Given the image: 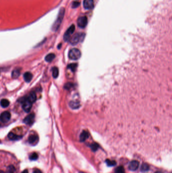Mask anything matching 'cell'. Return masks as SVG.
I'll return each mask as SVG.
<instances>
[{
  "instance_id": "obj_16",
  "label": "cell",
  "mask_w": 172,
  "mask_h": 173,
  "mask_svg": "<svg viewBox=\"0 0 172 173\" xmlns=\"http://www.w3.org/2000/svg\"><path fill=\"white\" fill-rule=\"evenodd\" d=\"M20 73H21L20 68H16L14 69L12 72V77L14 79L17 78L20 76Z\"/></svg>"
},
{
  "instance_id": "obj_35",
  "label": "cell",
  "mask_w": 172,
  "mask_h": 173,
  "mask_svg": "<svg viewBox=\"0 0 172 173\" xmlns=\"http://www.w3.org/2000/svg\"><path fill=\"white\" fill-rule=\"evenodd\" d=\"M0 142H1V141H0Z\"/></svg>"
},
{
  "instance_id": "obj_33",
  "label": "cell",
  "mask_w": 172,
  "mask_h": 173,
  "mask_svg": "<svg viewBox=\"0 0 172 173\" xmlns=\"http://www.w3.org/2000/svg\"><path fill=\"white\" fill-rule=\"evenodd\" d=\"M0 173H5V172L2 170H0Z\"/></svg>"
},
{
  "instance_id": "obj_6",
  "label": "cell",
  "mask_w": 172,
  "mask_h": 173,
  "mask_svg": "<svg viewBox=\"0 0 172 173\" xmlns=\"http://www.w3.org/2000/svg\"><path fill=\"white\" fill-rule=\"evenodd\" d=\"M11 117V113L9 111H4L0 114V121L6 123L10 121Z\"/></svg>"
},
{
  "instance_id": "obj_21",
  "label": "cell",
  "mask_w": 172,
  "mask_h": 173,
  "mask_svg": "<svg viewBox=\"0 0 172 173\" xmlns=\"http://www.w3.org/2000/svg\"><path fill=\"white\" fill-rule=\"evenodd\" d=\"M59 75V69L56 67H54L52 68V76L54 78H56Z\"/></svg>"
},
{
  "instance_id": "obj_34",
  "label": "cell",
  "mask_w": 172,
  "mask_h": 173,
  "mask_svg": "<svg viewBox=\"0 0 172 173\" xmlns=\"http://www.w3.org/2000/svg\"><path fill=\"white\" fill-rule=\"evenodd\" d=\"M79 173H85V172H81V171H80V172H79Z\"/></svg>"
},
{
  "instance_id": "obj_31",
  "label": "cell",
  "mask_w": 172,
  "mask_h": 173,
  "mask_svg": "<svg viewBox=\"0 0 172 173\" xmlns=\"http://www.w3.org/2000/svg\"><path fill=\"white\" fill-rule=\"evenodd\" d=\"M21 173H28V171L27 169H25L22 171Z\"/></svg>"
},
{
  "instance_id": "obj_32",
  "label": "cell",
  "mask_w": 172,
  "mask_h": 173,
  "mask_svg": "<svg viewBox=\"0 0 172 173\" xmlns=\"http://www.w3.org/2000/svg\"><path fill=\"white\" fill-rule=\"evenodd\" d=\"M155 173H163V172H162V171H156Z\"/></svg>"
},
{
  "instance_id": "obj_36",
  "label": "cell",
  "mask_w": 172,
  "mask_h": 173,
  "mask_svg": "<svg viewBox=\"0 0 172 173\" xmlns=\"http://www.w3.org/2000/svg\"><path fill=\"white\" fill-rule=\"evenodd\" d=\"M0 126H1V125H0Z\"/></svg>"
},
{
  "instance_id": "obj_11",
  "label": "cell",
  "mask_w": 172,
  "mask_h": 173,
  "mask_svg": "<svg viewBox=\"0 0 172 173\" xmlns=\"http://www.w3.org/2000/svg\"><path fill=\"white\" fill-rule=\"evenodd\" d=\"M69 106L73 109H77L80 107V104L79 101L76 100H73L70 102Z\"/></svg>"
},
{
  "instance_id": "obj_30",
  "label": "cell",
  "mask_w": 172,
  "mask_h": 173,
  "mask_svg": "<svg viewBox=\"0 0 172 173\" xmlns=\"http://www.w3.org/2000/svg\"><path fill=\"white\" fill-rule=\"evenodd\" d=\"M33 173H42V171L41 170H40V169H36L34 171Z\"/></svg>"
},
{
  "instance_id": "obj_26",
  "label": "cell",
  "mask_w": 172,
  "mask_h": 173,
  "mask_svg": "<svg viewBox=\"0 0 172 173\" xmlns=\"http://www.w3.org/2000/svg\"><path fill=\"white\" fill-rule=\"evenodd\" d=\"M38 154L36 153V152H34V153H32L30 156V159L32 160H36V159H38Z\"/></svg>"
},
{
  "instance_id": "obj_9",
  "label": "cell",
  "mask_w": 172,
  "mask_h": 173,
  "mask_svg": "<svg viewBox=\"0 0 172 173\" xmlns=\"http://www.w3.org/2000/svg\"><path fill=\"white\" fill-rule=\"evenodd\" d=\"M83 6L86 9H92L94 7V0H84Z\"/></svg>"
},
{
  "instance_id": "obj_4",
  "label": "cell",
  "mask_w": 172,
  "mask_h": 173,
  "mask_svg": "<svg viewBox=\"0 0 172 173\" xmlns=\"http://www.w3.org/2000/svg\"><path fill=\"white\" fill-rule=\"evenodd\" d=\"M20 102L22 104V109L26 112H29L32 109V103L27 99L26 97L20 99Z\"/></svg>"
},
{
  "instance_id": "obj_14",
  "label": "cell",
  "mask_w": 172,
  "mask_h": 173,
  "mask_svg": "<svg viewBox=\"0 0 172 173\" xmlns=\"http://www.w3.org/2000/svg\"><path fill=\"white\" fill-rule=\"evenodd\" d=\"M32 77L33 75L32 73L30 72H26L23 74L24 79L27 82H30L32 80Z\"/></svg>"
},
{
  "instance_id": "obj_2",
  "label": "cell",
  "mask_w": 172,
  "mask_h": 173,
  "mask_svg": "<svg viewBox=\"0 0 172 173\" xmlns=\"http://www.w3.org/2000/svg\"><path fill=\"white\" fill-rule=\"evenodd\" d=\"M85 37V34L84 33H77L73 36L70 39V43L72 45H76L80 42H82Z\"/></svg>"
},
{
  "instance_id": "obj_1",
  "label": "cell",
  "mask_w": 172,
  "mask_h": 173,
  "mask_svg": "<svg viewBox=\"0 0 172 173\" xmlns=\"http://www.w3.org/2000/svg\"><path fill=\"white\" fill-rule=\"evenodd\" d=\"M65 13V8L63 7H62L60 9L58 16H57V18L56 21H54V23L52 27V30L53 32H56V31H58V30L59 29L61 26V24L63 21V20L64 19Z\"/></svg>"
},
{
  "instance_id": "obj_28",
  "label": "cell",
  "mask_w": 172,
  "mask_h": 173,
  "mask_svg": "<svg viewBox=\"0 0 172 173\" xmlns=\"http://www.w3.org/2000/svg\"><path fill=\"white\" fill-rule=\"evenodd\" d=\"M73 86V84L71 83H67L66 84H65L64 85V88L66 90H69L70 89H71Z\"/></svg>"
},
{
  "instance_id": "obj_13",
  "label": "cell",
  "mask_w": 172,
  "mask_h": 173,
  "mask_svg": "<svg viewBox=\"0 0 172 173\" xmlns=\"http://www.w3.org/2000/svg\"><path fill=\"white\" fill-rule=\"evenodd\" d=\"M8 137L9 138V139L11 140H13V141H16V140H18L22 138V136H19V135H16L15 134H14L12 132H10L9 133Z\"/></svg>"
},
{
  "instance_id": "obj_15",
  "label": "cell",
  "mask_w": 172,
  "mask_h": 173,
  "mask_svg": "<svg viewBox=\"0 0 172 173\" xmlns=\"http://www.w3.org/2000/svg\"><path fill=\"white\" fill-rule=\"evenodd\" d=\"M38 137L36 135H32L28 137V142L31 144H34L38 142Z\"/></svg>"
},
{
  "instance_id": "obj_10",
  "label": "cell",
  "mask_w": 172,
  "mask_h": 173,
  "mask_svg": "<svg viewBox=\"0 0 172 173\" xmlns=\"http://www.w3.org/2000/svg\"><path fill=\"white\" fill-rule=\"evenodd\" d=\"M139 166V162L137 160H132L129 164L128 168L132 171L136 170Z\"/></svg>"
},
{
  "instance_id": "obj_29",
  "label": "cell",
  "mask_w": 172,
  "mask_h": 173,
  "mask_svg": "<svg viewBox=\"0 0 172 173\" xmlns=\"http://www.w3.org/2000/svg\"><path fill=\"white\" fill-rule=\"evenodd\" d=\"M79 5H80V3L79 2H74L72 3V7L73 8H77Z\"/></svg>"
},
{
  "instance_id": "obj_23",
  "label": "cell",
  "mask_w": 172,
  "mask_h": 173,
  "mask_svg": "<svg viewBox=\"0 0 172 173\" xmlns=\"http://www.w3.org/2000/svg\"><path fill=\"white\" fill-rule=\"evenodd\" d=\"M77 64H76V63L70 64L67 66L68 68L70 69L72 71H75L77 68Z\"/></svg>"
},
{
  "instance_id": "obj_19",
  "label": "cell",
  "mask_w": 172,
  "mask_h": 173,
  "mask_svg": "<svg viewBox=\"0 0 172 173\" xmlns=\"http://www.w3.org/2000/svg\"><path fill=\"white\" fill-rule=\"evenodd\" d=\"M0 104H1V105L2 107L6 108L9 105L10 102L7 99H3L1 100V101H0Z\"/></svg>"
},
{
  "instance_id": "obj_8",
  "label": "cell",
  "mask_w": 172,
  "mask_h": 173,
  "mask_svg": "<svg viewBox=\"0 0 172 173\" xmlns=\"http://www.w3.org/2000/svg\"><path fill=\"white\" fill-rule=\"evenodd\" d=\"M35 119V114L34 113H31L29 115H28L27 117H26L23 122L24 124L26 125H32L33 124Z\"/></svg>"
},
{
  "instance_id": "obj_3",
  "label": "cell",
  "mask_w": 172,
  "mask_h": 173,
  "mask_svg": "<svg viewBox=\"0 0 172 173\" xmlns=\"http://www.w3.org/2000/svg\"><path fill=\"white\" fill-rule=\"evenodd\" d=\"M81 51L77 48H73L70 50L68 54L69 58L73 60H78L81 57Z\"/></svg>"
},
{
  "instance_id": "obj_27",
  "label": "cell",
  "mask_w": 172,
  "mask_h": 173,
  "mask_svg": "<svg viewBox=\"0 0 172 173\" xmlns=\"http://www.w3.org/2000/svg\"><path fill=\"white\" fill-rule=\"evenodd\" d=\"M90 148H91V149H92V151H96V150L98 149V148H99V145H98V144L97 143H94V144H91L90 146Z\"/></svg>"
},
{
  "instance_id": "obj_24",
  "label": "cell",
  "mask_w": 172,
  "mask_h": 173,
  "mask_svg": "<svg viewBox=\"0 0 172 173\" xmlns=\"http://www.w3.org/2000/svg\"><path fill=\"white\" fill-rule=\"evenodd\" d=\"M15 170H16V169L15 167L13 165H9L7 167L6 173H14Z\"/></svg>"
},
{
  "instance_id": "obj_7",
  "label": "cell",
  "mask_w": 172,
  "mask_h": 173,
  "mask_svg": "<svg viewBox=\"0 0 172 173\" xmlns=\"http://www.w3.org/2000/svg\"><path fill=\"white\" fill-rule=\"evenodd\" d=\"M88 24V18L86 16H81L77 20L78 26L82 28H84Z\"/></svg>"
},
{
  "instance_id": "obj_5",
  "label": "cell",
  "mask_w": 172,
  "mask_h": 173,
  "mask_svg": "<svg viewBox=\"0 0 172 173\" xmlns=\"http://www.w3.org/2000/svg\"><path fill=\"white\" fill-rule=\"evenodd\" d=\"M75 30V27L74 24L69 27L64 35V40L65 42H68L70 40L71 36L73 34Z\"/></svg>"
},
{
  "instance_id": "obj_25",
  "label": "cell",
  "mask_w": 172,
  "mask_h": 173,
  "mask_svg": "<svg viewBox=\"0 0 172 173\" xmlns=\"http://www.w3.org/2000/svg\"><path fill=\"white\" fill-rule=\"evenodd\" d=\"M106 162L108 166H114L116 164V162L114 160H110V159H106Z\"/></svg>"
},
{
  "instance_id": "obj_17",
  "label": "cell",
  "mask_w": 172,
  "mask_h": 173,
  "mask_svg": "<svg viewBox=\"0 0 172 173\" xmlns=\"http://www.w3.org/2000/svg\"><path fill=\"white\" fill-rule=\"evenodd\" d=\"M89 137V133L85 131H83L80 136V140L81 142H84Z\"/></svg>"
},
{
  "instance_id": "obj_12",
  "label": "cell",
  "mask_w": 172,
  "mask_h": 173,
  "mask_svg": "<svg viewBox=\"0 0 172 173\" xmlns=\"http://www.w3.org/2000/svg\"><path fill=\"white\" fill-rule=\"evenodd\" d=\"M26 98L28 101H30L32 103H34L36 100V95L35 92H31L29 94V95L28 96V97H26Z\"/></svg>"
},
{
  "instance_id": "obj_20",
  "label": "cell",
  "mask_w": 172,
  "mask_h": 173,
  "mask_svg": "<svg viewBox=\"0 0 172 173\" xmlns=\"http://www.w3.org/2000/svg\"><path fill=\"white\" fill-rule=\"evenodd\" d=\"M150 169V165L146 163H143L140 167V170L142 172H146L147 171L149 170Z\"/></svg>"
},
{
  "instance_id": "obj_18",
  "label": "cell",
  "mask_w": 172,
  "mask_h": 173,
  "mask_svg": "<svg viewBox=\"0 0 172 173\" xmlns=\"http://www.w3.org/2000/svg\"><path fill=\"white\" fill-rule=\"evenodd\" d=\"M55 57H56V56L54 53H50L46 56L45 60L46 62H50L51 61H52L54 59Z\"/></svg>"
},
{
  "instance_id": "obj_22",
  "label": "cell",
  "mask_w": 172,
  "mask_h": 173,
  "mask_svg": "<svg viewBox=\"0 0 172 173\" xmlns=\"http://www.w3.org/2000/svg\"><path fill=\"white\" fill-rule=\"evenodd\" d=\"M114 173H125V170L122 166H119L115 169Z\"/></svg>"
}]
</instances>
